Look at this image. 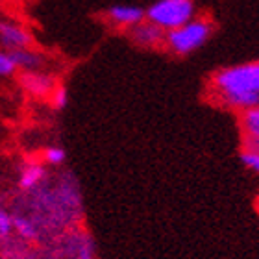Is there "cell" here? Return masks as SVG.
Segmentation results:
<instances>
[{
  "instance_id": "4",
  "label": "cell",
  "mask_w": 259,
  "mask_h": 259,
  "mask_svg": "<svg viewBox=\"0 0 259 259\" xmlns=\"http://www.w3.org/2000/svg\"><path fill=\"white\" fill-rule=\"evenodd\" d=\"M0 49L4 50H19V49H33V35L26 26L21 22L0 19Z\"/></svg>"
},
{
  "instance_id": "2",
  "label": "cell",
  "mask_w": 259,
  "mask_h": 259,
  "mask_svg": "<svg viewBox=\"0 0 259 259\" xmlns=\"http://www.w3.org/2000/svg\"><path fill=\"white\" fill-rule=\"evenodd\" d=\"M146 21L156 24L163 32H172L194 19L193 0H156L145 10Z\"/></svg>"
},
{
  "instance_id": "17",
  "label": "cell",
  "mask_w": 259,
  "mask_h": 259,
  "mask_svg": "<svg viewBox=\"0 0 259 259\" xmlns=\"http://www.w3.org/2000/svg\"><path fill=\"white\" fill-rule=\"evenodd\" d=\"M257 205H259V198H257Z\"/></svg>"
},
{
  "instance_id": "7",
  "label": "cell",
  "mask_w": 259,
  "mask_h": 259,
  "mask_svg": "<svg viewBox=\"0 0 259 259\" xmlns=\"http://www.w3.org/2000/svg\"><path fill=\"white\" fill-rule=\"evenodd\" d=\"M130 39H132V43L141 47V49H156V47L165 43V32L145 19L137 26L130 28Z\"/></svg>"
},
{
  "instance_id": "13",
  "label": "cell",
  "mask_w": 259,
  "mask_h": 259,
  "mask_svg": "<svg viewBox=\"0 0 259 259\" xmlns=\"http://www.w3.org/2000/svg\"><path fill=\"white\" fill-rule=\"evenodd\" d=\"M50 106L54 109H58V111H63L67 106H69V89L65 85H56V89L52 93H50Z\"/></svg>"
},
{
  "instance_id": "9",
  "label": "cell",
  "mask_w": 259,
  "mask_h": 259,
  "mask_svg": "<svg viewBox=\"0 0 259 259\" xmlns=\"http://www.w3.org/2000/svg\"><path fill=\"white\" fill-rule=\"evenodd\" d=\"M45 176H47V168H45L43 163H37V161L26 163V165L21 168L19 187L24 191L35 189V187L45 180Z\"/></svg>"
},
{
  "instance_id": "14",
  "label": "cell",
  "mask_w": 259,
  "mask_h": 259,
  "mask_svg": "<svg viewBox=\"0 0 259 259\" xmlns=\"http://www.w3.org/2000/svg\"><path fill=\"white\" fill-rule=\"evenodd\" d=\"M19 70H17L15 63L11 60V56L8 50L0 49V78H11L15 76Z\"/></svg>"
},
{
  "instance_id": "1",
  "label": "cell",
  "mask_w": 259,
  "mask_h": 259,
  "mask_svg": "<svg viewBox=\"0 0 259 259\" xmlns=\"http://www.w3.org/2000/svg\"><path fill=\"white\" fill-rule=\"evenodd\" d=\"M219 102L228 108L246 109L259 106V61L243 63L219 70L213 78Z\"/></svg>"
},
{
  "instance_id": "5",
  "label": "cell",
  "mask_w": 259,
  "mask_h": 259,
  "mask_svg": "<svg viewBox=\"0 0 259 259\" xmlns=\"http://www.w3.org/2000/svg\"><path fill=\"white\" fill-rule=\"evenodd\" d=\"M19 83L28 95L45 98L50 97V93L56 89L58 80L49 72H43V70H30V72H21L19 74Z\"/></svg>"
},
{
  "instance_id": "8",
  "label": "cell",
  "mask_w": 259,
  "mask_h": 259,
  "mask_svg": "<svg viewBox=\"0 0 259 259\" xmlns=\"http://www.w3.org/2000/svg\"><path fill=\"white\" fill-rule=\"evenodd\" d=\"M10 56H11V60H13V63H15L17 70H21V72L41 70L45 67V63H47L45 56L33 49L10 50Z\"/></svg>"
},
{
  "instance_id": "11",
  "label": "cell",
  "mask_w": 259,
  "mask_h": 259,
  "mask_svg": "<svg viewBox=\"0 0 259 259\" xmlns=\"http://www.w3.org/2000/svg\"><path fill=\"white\" fill-rule=\"evenodd\" d=\"M13 230H17V233L22 239H28V241H33V239L37 237V228L33 226V222L28 221L26 217H13Z\"/></svg>"
},
{
  "instance_id": "15",
  "label": "cell",
  "mask_w": 259,
  "mask_h": 259,
  "mask_svg": "<svg viewBox=\"0 0 259 259\" xmlns=\"http://www.w3.org/2000/svg\"><path fill=\"white\" fill-rule=\"evenodd\" d=\"M241 161H243L244 167H248L250 170H254V172L259 174V152L246 150V148H244V150L241 152Z\"/></svg>"
},
{
  "instance_id": "6",
  "label": "cell",
  "mask_w": 259,
  "mask_h": 259,
  "mask_svg": "<svg viewBox=\"0 0 259 259\" xmlns=\"http://www.w3.org/2000/svg\"><path fill=\"white\" fill-rule=\"evenodd\" d=\"M106 17L108 21L117 28H130L137 26L139 22H143L146 19L145 17V10L139 8V6L134 4H115L111 8H108L106 11Z\"/></svg>"
},
{
  "instance_id": "10",
  "label": "cell",
  "mask_w": 259,
  "mask_h": 259,
  "mask_svg": "<svg viewBox=\"0 0 259 259\" xmlns=\"http://www.w3.org/2000/svg\"><path fill=\"white\" fill-rule=\"evenodd\" d=\"M241 130L244 139H259V106L241 115Z\"/></svg>"
},
{
  "instance_id": "12",
  "label": "cell",
  "mask_w": 259,
  "mask_h": 259,
  "mask_svg": "<svg viewBox=\"0 0 259 259\" xmlns=\"http://www.w3.org/2000/svg\"><path fill=\"white\" fill-rule=\"evenodd\" d=\"M65 159H67V150H65L63 146L52 145V146H47L43 150V161L47 163V165L60 167V165L65 163Z\"/></svg>"
},
{
  "instance_id": "16",
  "label": "cell",
  "mask_w": 259,
  "mask_h": 259,
  "mask_svg": "<svg viewBox=\"0 0 259 259\" xmlns=\"http://www.w3.org/2000/svg\"><path fill=\"white\" fill-rule=\"evenodd\" d=\"M11 232H13V217L0 207V237H10Z\"/></svg>"
},
{
  "instance_id": "3",
  "label": "cell",
  "mask_w": 259,
  "mask_h": 259,
  "mask_svg": "<svg viewBox=\"0 0 259 259\" xmlns=\"http://www.w3.org/2000/svg\"><path fill=\"white\" fill-rule=\"evenodd\" d=\"M211 24L204 19H193L184 26L165 33V43L174 54L185 56L200 49L209 39Z\"/></svg>"
}]
</instances>
